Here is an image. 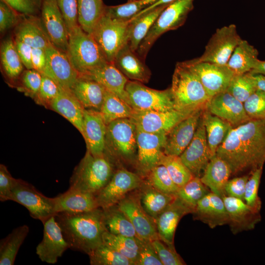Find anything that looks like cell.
<instances>
[{"label": "cell", "instance_id": "obj_1", "mask_svg": "<svg viewBox=\"0 0 265 265\" xmlns=\"http://www.w3.org/2000/svg\"><path fill=\"white\" fill-rule=\"evenodd\" d=\"M216 154L229 165L232 174L251 173L265 162V120L251 119L232 127Z\"/></svg>", "mask_w": 265, "mask_h": 265}, {"label": "cell", "instance_id": "obj_2", "mask_svg": "<svg viewBox=\"0 0 265 265\" xmlns=\"http://www.w3.org/2000/svg\"><path fill=\"white\" fill-rule=\"evenodd\" d=\"M69 248L89 255L103 243L107 230L103 210L80 212H60L55 215Z\"/></svg>", "mask_w": 265, "mask_h": 265}, {"label": "cell", "instance_id": "obj_3", "mask_svg": "<svg viewBox=\"0 0 265 265\" xmlns=\"http://www.w3.org/2000/svg\"><path fill=\"white\" fill-rule=\"evenodd\" d=\"M175 109L193 112L204 109L211 98L195 73L184 62H179L170 87Z\"/></svg>", "mask_w": 265, "mask_h": 265}, {"label": "cell", "instance_id": "obj_4", "mask_svg": "<svg viewBox=\"0 0 265 265\" xmlns=\"http://www.w3.org/2000/svg\"><path fill=\"white\" fill-rule=\"evenodd\" d=\"M113 174L112 163L105 154L94 156L87 150L74 169L69 187L96 195L109 182Z\"/></svg>", "mask_w": 265, "mask_h": 265}, {"label": "cell", "instance_id": "obj_5", "mask_svg": "<svg viewBox=\"0 0 265 265\" xmlns=\"http://www.w3.org/2000/svg\"><path fill=\"white\" fill-rule=\"evenodd\" d=\"M67 54L80 75L108 62L93 36L80 25L69 31Z\"/></svg>", "mask_w": 265, "mask_h": 265}, {"label": "cell", "instance_id": "obj_6", "mask_svg": "<svg viewBox=\"0 0 265 265\" xmlns=\"http://www.w3.org/2000/svg\"><path fill=\"white\" fill-rule=\"evenodd\" d=\"M194 0H174L161 12L136 51L145 60L157 39L165 32L182 26L193 9Z\"/></svg>", "mask_w": 265, "mask_h": 265}, {"label": "cell", "instance_id": "obj_7", "mask_svg": "<svg viewBox=\"0 0 265 265\" xmlns=\"http://www.w3.org/2000/svg\"><path fill=\"white\" fill-rule=\"evenodd\" d=\"M136 127L130 118L111 122L106 127L104 154L111 161L116 158L127 161L136 159Z\"/></svg>", "mask_w": 265, "mask_h": 265}, {"label": "cell", "instance_id": "obj_8", "mask_svg": "<svg viewBox=\"0 0 265 265\" xmlns=\"http://www.w3.org/2000/svg\"><path fill=\"white\" fill-rule=\"evenodd\" d=\"M130 21L114 19L105 14L91 35L103 51L108 62L113 63L120 49L129 42Z\"/></svg>", "mask_w": 265, "mask_h": 265}, {"label": "cell", "instance_id": "obj_9", "mask_svg": "<svg viewBox=\"0 0 265 265\" xmlns=\"http://www.w3.org/2000/svg\"><path fill=\"white\" fill-rule=\"evenodd\" d=\"M10 201L24 206L33 218L42 223L56 213L54 197L45 196L33 185L21 179H15Z\"/></svg>", "mask_w": 265, "mask_h": 265}, {"label": "cell", "instance_id": "obj_10", "mask_svg": "<svg viewBox=\"0 0 265 265\" xmlns=\"http://www.w3.org/2000/svg\"><path fill=\"white\" fill-rule=\"evenodd\" d=\"M131 106L137 110L165 111L175 109L170 88L159 90L129 80L126 86Z\"/></svg>", "mask_w": 265, "mask_h": 265}, {"label": "cell", "instance_id": "obj_11", "mask_svg": "<svg viewBox=\"0 0 265 265\" xmlns=\"http://www.w3.org/2000/svg\"><path fill=\"white\" fill-rule=\"evenodd\" d=\"M241 40L235 25L224 26L216 29L205 47L203 54L195 59L200 62L227 65Z\"/></svg>", "mask_w": 265, "mask_h": 265}, {"label": "cell", "instance_id": "obj_12", "mask_svg": "<svg viewBox=\"0 0 265 265\" xmlns=\"http://www.w3.org/2000/svg\"><path fill=\"white\" fill-rule=\"evenodd\" d=\"M184 62L197 76L211 98L226 91L235 75L227 65L200 62L195 58Z\"/></svg>", "mask_w": 265, "mask_h": 265}, {"label": "cell", "instance_id": "obj_13", "mask_svg": "<svg viewBox=\"0 0 265 265\" xmlns=\"http://www.w3.org/2000/svg\"><path fill=\"white\" fill-rule=\"evenodd\" d=\"M166 134L150 133L137 129L136 163L137 169L141 173L147 175L159 164L163 154Z\"/></svg>", "mask_w": 265, "mask_h": 265}, {"label": "cell", "instance_id": "obj_14", "mask_svg": "<svg viewBox=\"0 0 265 265\" xmlns=\"http://www.w3.org/2000/svg\"><path fill=\"white\" fill-rule=\"evenodd\" d=\"M194 112L176 109L165 111L134 109L130 118L140 130L150 133H167L176 124Z\"/></svg>", "mask_w": 265, "mask_h": 265}, {"label": "cell", "instance_id": "obj_15", "mask_svg": "<svg viewBox=\"0 0 265 265\" xmlns=\"http://www.w3.org/2000/svg\"><path fill=\"white\" fill-rule=\"evenodd\" d=\"M141 183L139 176L126 169L117 170L107 185L96 195L99 207L106 209L118 204Z\"/></svg>", "mask_w": 265, "mask_h": 265}, {"label": "cell", "instance_id": "obj_16", "mask_svg": "<svg viewBox=\"0 0 265 265\" xmlns=\"http://www.w3.org/2000/svg\"><path fill=\"white\" fill-rule=\"evenodd\" d=\"M40 17L52 44L67 53L69 31L57 0H43Z\"/></svg>", "mask_w": 265, "mask_h": 265}, {"label": "cell", "instance_id": "obj_17", "mask_svg": "<svg viewBox=\"0 0 265 265\" xmlns=\"http://www.w3.org/2000/svg\"><path fill=\"white\" fill-rule=\"evenodd\" d=\"M47 63L43 75L54 80L60 87L71 90L80 77L66 53L53 45L46 49Z\"/></svg>", "mask_w": 265, "mask_h": 265}, {"label": "cell", "instance_id": "obj_18", "mask_svg": "<svg viewBox=\"0 0 265 265\" xmlns=\"http://www.w3.org/2000/svg\"><path fill=\"white\" fill-rule=\"evenodd\" d=\"M180 157L194 176H201L212 158L201 116L192 140Z\"/></svg>", "mask_w": 265, "mask_h": 265}, {"label": "cell", "instance_id": "obj_19", "mask_svg": "<svg viewBox=\"0 0 265 265\" xmlns=\"http://www.w3.org/2000/svg\"><path fill=\"white\" fill-rule=\"evenodd\" d=\"M117 204L118 208L131 222L139 238L148 241L159 238L155 219L136 197H125Z\"/></svg>", "mask_w": 265, "mask_h": 265}, {"label": "cell", "instance_id": "obj_20", "mask_svg": "<svg viewBox=\"0 0 265 265\" xmlns=\"http://www.w3.org/2000/svg\"><path fill=\"white\" fill-rule=\"evenodd\" d=\"M43 237L36 248L39 258L48 264H55L69 248L61 230L53 216L43 223Z\"/></svg>", "mask_w": 265, "mask_h": 265}, {"label": "cell", "instance_id": "obj_21", "mask_svg": "<svg viewBox=\"0 0 265 265\" xmlns=\"http://www.w3.org/2000/svg\"><path fill=\"white\" fill-rule=\"evenodd\" d=\"M205 109L227 122L233 127L251 120L245 112L243 103L227 91L212 97Z\"/></svg>", "mask_w": 265, "mask_h": 265}, {"label": "cell", "instance_id": "obj_22", "mask_svg": "<svg viewBox=\"0 0 265 265\" xmlns=\"http://www.w3.org/2000/svg\"><path fill=\"white\" fill-rule=\"evenodd\" d=\"M204 109L197 110L176 124L167 134L163 153L180 156L192 140Z\"/></svg>", "mask_w": 265, "mask_h": 265}, {"label": "cell", "instance_id": "obj_23", "mask_svg": "<svg viewBox=\"0 0 265 265\" xmlns=\"http://www.w3.org/2000/svg\"><path fill=\"white\" fill-rule=\"evenodd\" d=\"M229 216V223L234 234L254 229L260 221V212L248 206L244 201L225 195L222 197Z\"/></svg>", "mask_w": 265, "mask_h": 265}, {"label": "cell", "instance_id": "obj_24", "mask_svg": "<svg viewBox=\"0 0 265 265\" xmlns=\"http://www.w3.org/2000/svg\"><path fill=\"white\" fill-rule=\"evenodd\" d=\"M193 211L177 197L156 219L159 238L174 247V238L179 222L183 216Z\"/></svg>", "mask_w": 265, "mask_h": 265}, {"label": "cell", "instance_id": "obj_25", "mask_svg": "<svg viewBox=\"0 0 265 265\" xmlns=\"http://www.w3.org/2000/svg\"><path fill=\"white\" fill-rule=\"evenodd\" d=\"M106 127L99 111L84 109L82 135L87 150L93 155H104Z\"/></svg>", "mask_w": 265, "mask_h": 265}, {"label": "cell", "instance_id": "obj_26", "mask_svg": "<svg viewBox=\"0 0 265 265\" xmlns=\"http://www.w3.org/2000/svg\"><path fill=\"white\" fill-rule=\"evenodd\" d=\"M113 63L129 80L146 83L151 78V72L144 60L132 50L128 43L118 52Z\"/></svg>", "mask_w": 265, "mask_h": 265}, {"label": "cell", "instance_id": "obj_27", "mask_svg": "<svg viewBox=\"0 0 265 265\" xmlns=\"http://www.w3.org/2000/svg\"><path fill=\"white\" fill-rule=\"evenodd\" d=\"M80 76L92 79L103 85L106 90L118 96L131 106L126 86L129 80L114 65L107 62Z\"/></svg>", "mask_w": 265, "mask_h": 265}, {"label": "cell", "instance_id": "obj_28", "mask_svg": "<svg viewBox=\"0 0 265 265\" xmlns=\"http://www.w3.org/2000/svg\"><path fill=\"white\" fill-rule=\"evenodd\" d=\"M195 218L211 228L229 223V216L222 198L209 192L197 203L193 212Z\"/></svg>", "mask_w": 265, "mask_h": 265}, {"label": "cell", "instance_id": "obj_29", "mask_svg": "<svg viewBox=\"0 0 265 265\" xmlns=\"http://www.w3.org/2000/svg\"><path fill=\"white\" fill-rule=\"evenodd\" d=\"M14 38L22 41L32 48L46 49L52 45L38 16L23 14L14 27Z\"/></svg>", "mask_w": 265, "mask_h": 265}, {"label": "cell", "instance_id": "obj_30", "mask_svg": "<svg viewBox=\"0 0 265 265\" xmlns=\"http://www.w3.org/2000/svg\"><path fill=\"white\" fill-rule=\"evenodd\" d=\"M49 107L65 118L82 134L84 108L71 90L60 86Z\"/></svg>", "mask_w": 265, "mask_h": 265}, {"label": "cell", "instance_id": "obj_31", "mask_svg": "<svg viewBox=\"0 0 265 265\" xmlns=\"http://www.w3.org/2000/svg\"><path fill=\"white\" fill-rule=\"evenodd\" d=\"M54 200L56 213L89 212L99 208L95 195L71 187Z\"/></svg>", "mask_w": 265, "mask_h": 265}, {"label": "cell", "instance_id": "obj_32", "mask_svg": "<svg viewBox=\"0 0 265 265\" xmlns=\"http://www.w3.org/2000/svg\"><path fill=\"white\" fill-rule=\"evenodd\" d=\"M231 174L228 164L215 154L211 158L200 178L211 192L222 198L226 195L225 186Z\"/></svg>", "mask_w": 265, "mask_h": 265}, {"label": "cell", "instance_id": "obj_33", "mask_svg": "<svg viewBox=\"0 0 265 265\" xmlns=\"http://www.w3.org/2000/svg\"><path fill=\"white\" fill-rule=\"evenodd\" d=\"M71 91L84 109L100 111L106 91L101 84L80 75Z\"/></svg>", "mask_w": 265, "mask_h": 265}, {"label": "cell", "instance_id": "obj_34", "mask_svg": "<svg viewBox=\"0 0 265 265\" xmlns=\"http://www.w3.org/2000/svg\"><path fill=\"white\" fill-rule=\"evenodd\" d=\"M169 3L159 5L130 20L128 43L132 51H137L158 17Z\"/></svg>", "mask_w": 265, "mask_h": 265}, {"label": "cell", "instance_id": "obj_35", "mask_svg": "<svg viewBox=\"0 0 265 265\" xmlns=\"http://www.w3.org/2000/svg\"><path fill=\"white\" fill-rule=\"evenodd\" d=\"M201 119L205 128L208 145L212 157L216 154L218 148L225 139L232 126L205 108L202 112Z\"/></svg>", "mask_w": 265, "mask_h": 265}, {"label": "cell", "instance_id": "obj_36", "mask_svg": "<svg viewBox=\"0 0 265 265\" xmlns=\"http://www.w3.org/2000/svg\"><path fill=\"white\" fill-rule=\"evenodd\" d=\"M259 52L246 40H242L234 50L227 65L235 74L250 72L254 68Z\"/></svg>", "mask_w": 265, "mask_h": 265}, {"label": "cell", "instance_id": "obj_37", "mask_svg": "<svg viewBox=\"0 0 265 265\" xmlns=\"http://www.w3.org/2000/svg\"><path fill=\"white\" fill-rule=\"evenodd\" d=\"M29 232L26 225L19 226L0 241V265H13L18 251Z\"/></svg>", "mask_w": 265, "mask_h": 265}, {"label": "cell", "instance_id": "obj_38", "mask_svg": "<svg viewBox=\"0 0 265 265\" xmlns=\"http://www.w3.org/2000/svg\"><path fill=\"white\" fill-rule=\"evenodd\" d=\"M78 23L86 32L92 34L96 25L105 12L103 0H78Z\"/></svg>", "mask_w": 265, "mask_h": 265}, {"label": "cell", "instance_id": "obj_39", "mask_svg": "<svg viewBox=\"0 0 265 265\" xmlns=\"http://www.w3.org/2000/svg\"><path fill=\"white\" fill-rule=\"evenodd\" d=\"M103 210L108 232L115 235L139 238L130 220L117 207L114 205Z\"/></svg>", "mask_w": 265, "mask_h": 265}, {"label": "cell", "instance_id": "obj_40", "mask_svg": "<svg viewBox=\"0 0 265 265\" xmlns=\"http://www.w3.org/2000/svg\"><path fill=\"white\" fill-rule=\"evenodd\" d=\"M133 111L134 109L131 106L116 95L106 90L99 112L106 125L117 119L131 118Z\"/></svg>", "mask_w": 265, "mask_h": 265}, {"label": "cell", "instance_id": "obj_41", "mask_svg": "<svg viewBox=\"0 0 265 265\" xmlns=\"http://www.w3.org/2000/svg\"><path fill=\"white\" fill-rule=\"evenodd\" d=\"M144 188L141 195V205L148 214L156 220L176 196L163 193L150 185Z\"/></svg>", "mask_w": 265, "mask_h": 265}, {"label": "cell", "instance_id": "obj_42", "mask_svg": "<svg viewBox=\"0 0 265 265\" xmlns=\"http://www.w3.org/2000/svg\"><path fill=\"white\" fill-rule=\"evenodd\" d=\"M0 56L2 69L9 78L14 79L21 75L24 66L18 53L14 39L8 38L1 42Z\"/></svg>", "mask_w": 265, "mask_h": 265}, {"label": "cell", "instance_id": "obj_43", "mask_svg": "<svg viewBox=\"0 0 265 265\" xmlns=\"http://www.w3.org/2000/svg\"><path fill=\"white\" fill-rule=\"evenodd\" d=\"M141 239L112 234L106 230L103 236V242L127 258L135 265Z\"/></svg>", "mask_w": 265, "mask_h": 265}, {"label": "cell", "instance_id": "obj_44", "mask_svg": "<svg viewBox=\"0 0 265 265\" xmlns=\"http://www.w3.org/2000/svg\"><path fill=\"white\" fill-rule=\"evenodd\" d=\"M209 192L200 178L194 176L185 185L179 188L176 196L191 209L193 212L198 202Z\"/></svg>", "mask_w": 265, "mask_h": 265}, {"label": "cell", "instance_id": "obj_45", "mask_svg": "<svg viewBox=\"0 0 265 265\" xmlns=\"http://www.w3.org/2000/svg\"><path fill=\"white\" fill-rule=\"evenodd\" d=\"M159 0H129L117 5L106 6L105 14L112 19L129 21L142 10Z\"/></svg>", "mask_w": 265, "mask_h": 265}, {"label": "cell", "instance_id": "obj_46", "mask_svg": "<svg viewBox=\"0 0 265 265\" xmlns=\"http://www.w3.org/2000/svg\"><path fill=\"white\" fill-rule=\"evenodd\" d=\"M88 256L92 265H134L127 258L104 242Z\"/></svg>", "mask_w": 265, "mask_h": 265}, {"label": "cell", "instance_id": "obj_47", "mask_svg": "<svg viewBox=\"0 0 265 265\" xmlns=\"http://www.w3.org/2000/svg\"><path fill=\"white\" fill-rule=\"evenodd\" d=\"M159 164L166 167L172 180L179 187L183 186L194 177L180 156L167 155L163 153Z\"/></svg>", "mask_w": 265, "mask_h": 265}, {"label": "cell", "instance_id": "obj_48", "mask_svg": "<svg viewBox=\"0 0 265 265\" xmlns=\"http://www.w3.org/2000/svg\"><path fill=\"white\" fill-rule=\"evenodd\" d=\"M147 175L149 185L163 193L176 196L179 187L173 182L163 165L159 164Z\"/></svg>", "mask_w": 265, "mask_h": 265}, {"label": "cell", "instance_id": "obj_49", "mask_svg": "<svg viewBox=\"0 0 265 265\" xmlns=\"http://www.w3.org/2000/svg\"><path fill=\"white\" fill-rule=\"evenodd\" d=\"M257 90L249 72L235 74L226 91L242 103Z\"/></svg>", "mask_w": 265, "mask_h": 265}, {"label": "cell", "instance_id": "obj_50", "mask_svg": "<svg viewBox=\"0 0 265 265\" xmlns=\"http://www.w3.org/2000/svg\"><path fill=\"white\" fill-rule=\"evenodd\" d=\"M263 167L253 171L247 180L244 191V201L245 203L256 212H260L262 202L258 196V190Z\"/></svg>", "mask_w": 265, "mask_h": 265}, {"label": "cell", "instance_id": "obj_51", "mask_svg": "<svg viewBox=\"0 0 265 265\" xmlns=\"http://www.w3.org/2000/svg\"><path fill=\"white\" fill-rule=\"evenodd\" d=\"M243 104L251 119L265 120V92L256 90Z\"/></svg>", "mask_w": 265, "mask_h": 265}, {"label": "cell", "instance_id": "obj_52", "mask_svg": "<svg viewBox=\"0 0 265 265\" xmlns=\"http://www.w3.org/2000/svg\"><path fill=\"white\" fill-rule=\"evenodd\" d=\"M151 243L163 265H185L174 247L164 244L159 238L153 240Z\"/></svg>", "mask_w": 265, "mask_h": 265}, {"label": "cell", "instance_id": "obj_53", "mask_svg": "<svg viewBox=\"0 0 265 265\" xmlns=\"http://www.w3.org/2000/svg\"><path fill=\"white\" fill-rule=\"evenodd\" d=\"M42 75V80L39 90L34 98L38 104L50 106L58 94L60 86L52 79Z\"/></svg>", "mask_w": 265, "mask_h": 265}, {"label": "cell", "instance_id": "obj_54", "mask_svg": "<svg viewBox=\"0 0 265 265\" xmlns=\"http://www.w3.org/2000/svg\"><path fill=\"white\" fill-rule=\"evenodd\" d=\"M23 14L19 13L3 0H0V31L3 33L14 28L20 21Z\"/></svg>", "mask_w": 265, "mask_h": 265}, {"label": "cell", "instance_id": "obj_55", "mask_svg": "<svg viewBox=\"0 0 265 265\" xmlns=\"http://www.w3.org/2000/svg\"><path fill=\"white\" fill-rule=\"evenodd\" d=\"M57 2L68 31L79 25L78 0H57Z\"/></svg>", "mask_w": 265, "mask_h": 265}, {"label": "cell", "instance_id": "obj_56", "mask_svg": "<svg viewBox=\"0 0 265 265\" xmlns=\"http://www.w3.org/2000/svg\"><path fill=\"white\" fill-rule=\"evenodd\" d=\"M42 75L37 71L26 69L21 74L23 88L29 96L35 98L40 88Z\"/></svg>", "mask_w": 265, "mask_h": 265}, {"label": "cell", "instance_id": "obj_57", "mask_svg": "<svg viewBox=\"0 0 265 265\" xmlns=\"http://www.w3.org/2000/svg\"><path fill=\"white\" fill-rule=\"evenodd\" d=\"M136 265H163L151 241L140 239Z\"/></svg>", "mask_w": 265, "mask_h": 265}, {"label": "cell", "instance_id": "obj_58", "mask_svg": "<svg viewBox=\"0 0 265 265\" xmlns=\"http://www.w3.org/2000/svg\"><path fill=\"white\" fill-rule=\"evenodd\" d=\"M19 13L38 16L41 13L43 0H3Z\"/></svg>", "mask_w": 265, "mask_h": 265}, {"label": "cell", "instance_id": "obj_59", "mask_svg": "<svg viewBox=\"0 0 265 265\" xmlns=\"http://www.w3.org/2000/svg\"><path fill=\"white\" fill-rule=\"evenodd\" d=\"M250 175V173L229 180L225 188L226 195L244 201L245 186Z\"/></svg>", "mask_w": 265, "mask_h": 265}, {"label": "cell", "instance_id": "obj_60", "mask_svg": "<svg viewBox=\"0 0 265 265\" xmlns=\"http://www.w3.org/2000/svg\"><path fill=\"white\" fill-rule=\"evenodd\" d=\"M15 178H13L3 164L0 165V200L10 201Z\"/></svg>", "mask_w": 265, "mask_h": 265}, {"label": "cell", "instance_id": "obj_61", "mask_svg": "<svg viewBox=\"0 0 265 265\" xmlns=\"http://www.w3.org/2000/svg\"><path fill=\"white\" fill-rule=\"evenodd\" d=\"M15 46L21 60L26 69H33L31 61L32 48L16 38L14 39Z\"/></svg>", "mask_w": 265, "mask_h": 265}, {"label": "cell", "instance_id": "obj_62", "mask_svg": "<svg viewBox=\"0 0 265 265\" xmlns=\"http://www.w3.org/2000/svg\"><path fill=\"white\" fill-rule=\"evenodd\" d=\"M31 61L33 69L43 74L47 63L46 49L32 48Z\"/></svg>", "mask_w": 265, "mask_h": 265}, {"label": "cell", "instance_id": "obj_63", "mask_svg": "<svg viewBox=\"0 0 265 265\" xmlns=\"http://www.w3.org/2000/svg\"><path fill=\"white\" fill-rule=\"evenodd\" d=\"M250 74L257 90H260L265 92V75L251 73Z\"/></svg>", "mask_w": 265, "mask_h": 265}, {"label": "cell", "instance_id": "obj_64", "mask_svg": "<svg viewBox=\"0 0 265 265\" xmlns=\"http://www.w3.org/2000/svg\"><path fill=\"white\" fill-rule=\"evenodd\" d=\"M249 73L253 74L265 75V60L258 59L254 68Z\"/></svg>", "mask_w": 265, "mask_h": 265}]
</instances>
